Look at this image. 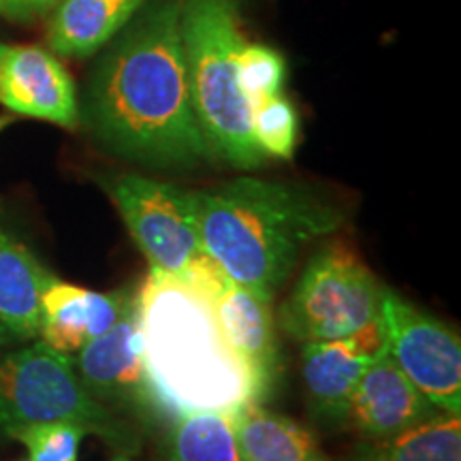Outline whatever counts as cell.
<instances>
[{
	"instance_id": "cell-1",
	"label": "cell",
	"mask_w": 461,
	"mask_h": 461,
	"mask_svg": "<svg viewBox=\"0 0 461 461\" xmlns=\"http://www.w3.org/2000/svg\"><path fill=\"white\" fill-rule=\"evenodd\" d=\"M182 3L160 0L124 32L92 75L86 120L115 154L154 167L214 158L190 101Z\"/></svg>"
},
{
	"instance_id": "cell-2",
	"label": "cell",
	"mask_w": 461,
	"mask_h": 461,
	"mask_svg": "<svg viewBox=\"0 0 461 461\" xmlns=\"http://www.w3.org/2000/svg\"><path fill=\"white\" fill-rule=\"evenodd\" d=\"M190 201L207 255L233 285L269 303L302 248L344 222L342 212L314 190L261 177L190 190Z\"/></svg>"
},
{
	"instance_id": "cell-3",
	"label": "cell",
	"mask_w": 461,
	"mask_h": 461,
	"mask_svg": "<svg viewBox=\"0 0 461 461\" xmlns=\"http://www.w3.org/2000/svg\"><path fill=\"white\" fill-rule=\"evenodd\" d=\"M218 293L157 269L137 293L143 361L169 412L230 414L263 402L257 380L224 338Z\"/></svg>"
},
{
	"instance_id": "cell-4",
	"label": "cell",
	"mask_w": 461,
	"mask_h": 461,
	"mask_svg": "<svg viewBox=\"0 0 461 461\" xmlns=\"http://www.w3.org/2000/svg\"><path fill=\"white\" fill-rule=\"evenodd\" d=\"M182 41L190 101L214 158L238 169L263 165L252 135V109L240 86L238 58L246 45L230 0H184Z\"/></svg>"
},
{
	"instance_id": "cell-5",
	"label": "cell",
	"mask_w": 461,
	"mask_h": 461,
	"mask_svg": "<svg viewBox=\"0 0 461 461\" xmlns=\"http://www.w3.org/2000/svg\"><path fill=\"white\" fill-rule=\"evenodd\" d=\"M39 423H75L113 445H129L109 408L86 391L71 355L45 342L0 350V431Z\"/></svg>"
},
{
	"instance_id": "cell-6",
	"label": "cell",
	"mask_w": 461,
	"mask_h": 461,
	"mask_svg": "<svg viewBox=\"0 0 461 461\" xmlns=\"http://www.w3.org/2000/svg\"><path fill=\"white\" fill-rule=\"evenodd\" d=\"M107 193L149 269L222 291L229 278L205 252L190 190L124 173L109 180Z\"/></svg>"
},
{
	"instance_id": "cell-7",
	"label": "cell",
	"mask_w": 461,
	"mask_h": 461,
	"mask_svg": "<svg viewBox=\"0 0 461 461\" xmlns=\"http://www.w3.org/2000/svg\"><path fill=\"white\" fill-rule=\"evenodd\" d=\"M383 293L384 286L348 246H325L282 305L280 322L303 344L350 336L378 319Z\"/></svg>"
},
{
	"instance_id": "cell-8",
	"label": "cell",
	"mask_w": 461,
	"mask_h": 461,
	"mask_svg": "<svg viewBox=\"0 0 461 461\" xmlns=\"http://www.w3.org/2000/svg\"><path fill=\"white\" fill-rule=\"evenodd\" d=\"M387 353L442 412L461 411V344L445 322L384 288L380 303Z\"/></svg>"
},
{
	"instance_id": "cell-9",
	"label": "cell",
	"mask_w": 461,
	"mask_h": 461,
	"mask_svg": "<svg viewBox=\"0 0 461 461\" xmlns=\"http://www.w3.org/2000/svg\"><path fill=\"white\" fill-rule=\"evenodd\" d=\"M73 367L86 391L103 406L167 411L143 361L137 302L112 330L75 353Z\"/></svg>"
},
{
	"instance_id": "cell-10",
	"label": "cell",
	"mask_w": 461,
	"mask_h": 461,
	"mask_svg": "<svg viewBox=\"0 0 461 461\" xmlns=\"http://www.w3.org/2000/svg\"><path fill=\"white\" fill-rule=\"evenodd\" d=\"M0 105L62 129L79 124L73 77L56 54L39 45L0 43Z\"/></svg>"
},
{
	"instance_id": "cell-11",
	"label": "cell",
	"mask_w": 461,
	"mask_h": 461,
	"mask_svg": "<svg viewBox=\"0 0 461 461\" xmlns=\"http://www.w3.org/2000/svg\"><path fill=\"white\" fill-rule=\"evenodd\" d=\"M384 348L387 339L380 316L350 336L305 342L302 355L303 383L316 417L330 423H344L346 408L357 384Z\"/></svg>"
},
{
	"instance_id": "cell-12",
	"label": "cell",
	"mask_w": 461,
	"mask_h": 461,
	"mask_svg": "<svg viewBox=\"0 0 461 461\" xmlns=\"http://www.w3.org/2000/svg\"><path fill=\"white\" fill-rule=\"evenodd\" d=\"M440 412L384 348L357 384L344 423L366 440H378L414 428Z\"/></svg>"
},
{
	"instance_id": "cell-13",
	"label": "cell",
	"mask_w": 461,
	"mask_h": 461,
	"mask_svg": "<svg viewBox=\"0 0 461 461\" xmlns=\"http://www.w3.org/2000/svg\"><path fill=\"white\" fill-rule=\"evenodd\" d=\"M135 302L137 295L129 288L96 293L54 278L41 297L39 336L58 353L75 355L112 330Z\"/></svg>"
},
{
	"instance_id": "cell-14",
	"label": "cell",
	"mask_w": 461,
	"mask_h": 461,
	"mask_svg": "<svg viewBox=\"0 0 461 461\" xmlns=\"http://www.w3.org/2000/svg\"><path fill=\"white\" fill-rule=\"evenodd\" d=\"M54 278L28 244L0 222V346L39 336L41 297Z\"/></svg>"
},
{
	"instance_id": "cell-15",
	"label": "cell",
	"mask_w": 461,
	"mask_h": 461,
	"mask_svg": "<svg viewBox=\"0 0 461 461\" xmlns=\"http://www.w3.org/2000/svg\"><path fill=\"white\" fill-rule=\"evenodd\" d=\"M216 314L229 346L257 380L265 400L278 374V342L269 302L229 280L216 295Z\"/></svg>"
},
{
	"instance_id": "cell-16",
	"label": "cell",
	"mask_w": 461,
	"mask_h": 461,
	"mask_svg": "<svg viewBox=\"0 0 461 461\" xmlns=\"http://www.w3.org/2000/svg\"><path fill=\"white\" fill-rule=\"evenodd\" d=\"M149 0H62L50 14L48 45L58 56L99 51L141 14Z\"/></svg>"
},
{
	"instance_id": "cell-17",
	"label": "cell",
	"mask_w": 461,
	"mask_h": 461,
	"mask_svg": "<svg viewBox=\"0 0 461 461\" xmlns=\"http://www.w3.org/2000/svg\"><path fill=\"white\" fill-rule=\"evenodd\" d=\"M229 417L241 461H330L312 431L258 402Z\"/></svg>"
},
{
	"instance_id": "cell-18",
	"label": "cell",
	"mask_w": 461,
	"mask_h": 461,
	"mask_svg": "<svg viewBox=\"0 0 461 461\" xmlns=\"http://www.w3.org/2000/svg\"><path fill=\"white\" fill-rule=\"evenodd\" d=\"M348 461H461V419L440 412L400 434L363 440Z\"/></svg>"
},
{
	"instance_id": "cell-19",
	"label": "cell",
	"mask_w": 461,
	"mask_h": 461,
	"mask_svg": "<svg viewBox=\"0 0 461 461\" xmlns=\"http://www.w3.org/2000/svg\"><path fill=\"white\" fill-rule=\"evenodd\" d=\"M171 461H241L227 412H182L171 431Z\"/></svg>"
},
{
	"instance_id": "cell-20",
	"label": "cell",
	"mask_w": 461,
	"mask_h": 461,
	"mask_svg": "<svg viewBox=\"0 0 461 461\" xmlns=\"http://www.w3.org/2000/svg\"><path fill=\"white\" fill-rule=\"evenodd\" d=\"M252 135L265 158L293 157L297 146L299 120L295 107L282 95L252 103Z\"/></svg>"
},
{
	"instance_id": "cell-21",
	"label": "cell",
	"mask_w": 461,
	"mask_h": 461,
	"mask_svg": "<svg viewBox=\"0 0 461 461\" xmlns=\"http://www.w3.org/2000/svg\"><path fill=\"white\" fill-rule=\"evenodd\" d=\"M240 86L252 103L282 95L285 86V58L267 45L246 43L238 58Z\"/></svg>"
},
{
	"instance_id": "cell-22",
	"label": "cell",
	"mask_w": 461,
	"mask_h": 461,
	"mask_svg": "<svg viewBox=\"0 0 461 461\" xmlns=\"http://www.w3.org/2000/svg\"><path fill=\"white\" fill-rule=\"evenodd\" d=\"M86 434L88 431L75 423H39L17 428L7 436L28 448V461H77Z\"/></svg>"
},
{
	"instance_id": "cell-23",
	"label": "cell",
	"mask_w": 461,
	"mask_h": 461,
	"mask_svg": "<svg viewBox=\"0 0 461 461\" xmlns=\"http://www.w3.org/2000/svg\"><path fill=\"white\" fill-rule=\"evenodd\" d=\"M62 0H0V15L15 22H31L50 15Z\"/></svg>"
},
{
	"instance_id": "cell-24",
	"label": "cell",
	"mask_w": 461,
	"mask_h": 461,
	"mask_svg": "<svg viewBox=\"0 0 461 461\" xmlns=\"http://www.w3.org/2000/svg\"><path fill=\"white\" fill-rule=\"evenodd\" d=\"M9 122H11V120L7 118V115H0V131H3Z\"/></svg>"
},
{
	"instance_id": "cell-25",
	"label": "cell",
	"mask_w": 461,
	"mask_h": 461,
	"mask_svg": "<svg viewBox=\"0 0 461 461\" xmlns=\"http://www.w3.org/2000/svg\"><path fill=\"white\" fill-rule=\"evenodd\" d=\"M112 461H131L129 457H115V459H112Z\"/></svg>"
}]
</instances>
